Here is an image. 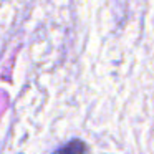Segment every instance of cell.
I'll list each match as a JSON object with an SVG mask.
<instances>
[{"label": "cell", "mask_w": 154, "mask_h": 154, "mask_svg": "<svg viewBox=\"0 0 154 154\" xmlns=\"http://www.w3.org/2000/svg\"><path fill=\"white\" fill-rule=\"evenodd\" d=\"M86 144L80 139H73L70 143H66L65 146H61L60 149H57L53 154H86Z\"/></svg>", "instance_id": "cell-1"}]
</instances>
